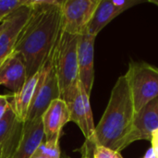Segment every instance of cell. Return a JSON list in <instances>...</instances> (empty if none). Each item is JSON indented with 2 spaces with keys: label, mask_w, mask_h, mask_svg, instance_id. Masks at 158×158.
<instances>
[{
  "label": "cell",
  "mask_w": 158,
  "mask_h": 158,
  "mask_svg": "<svg viewBox=\"0 0 158 158\" xmlns=\"http://www.w3.org/2000/svg\"><path fill=\"white\" fill-rule=\"evenodd\" d=\"M62 1L32 0L31 12L14 47L25 63L27 80L54 55L63 32Z\"/></svg>",
  "instance_id": "1"
},
{
  "label": "cell",
  "mask_w": 158,
  "mask_h": 158,
  "mask_svg": "<svg viewBox=\"0 0 158 158\" xmlns=\"http://www.w3.org/2000/svg\"><path fill=\"white\" fill-rule=\"evenodd\" d=\"M135 113L132 94L124 74L116 81L105 113L95 126L94 140L90 143L93 149L94 146H104L118 153L124 150Z\"/></svg>",
  "instance_id": "2"
},
{
  "label": "cell",
  "mask_w": 158,
  "mask_h": 158,
  "mask_svg": "<svg viewBox=\"0 0 158 158\" xmlns=\"http://www.w3.org/2000/svg\"><path fill=\"white\" fill-rule=\"evenodd\" d=\"M79 36L63 31L55 51V69L61 99L76 87L80 81L78 67Z\"/></svg>",
  "instance_id": "3"
},
{
  "label": "cell",
  "mask_w": 158,
  "mask_h": 158,
  "mask_svg": "<svg viewBox=\"0 0 158 158\" xmlns=\"http://www.w3.org/2000/svg\"><path fill=\"white\" fill-rule=\"evenodd\" d=\"M125 75L132 94L136 112L157 98L158 68L143 61H131Z\"/></svg>",
  "instance_id": "4"
},
{
  "label": "cell",
  "mask_w": 158,
  "mask_h": 158,
  "mask_svg": "<svg viewBox=\"0 0 158 158\" xmlns=\"http://www.w3.org/2000/svg\"><path fill=\"white\" fill-rule=\"evenodd\" d=\"M54 56L55 53L39 70V80L28 110L26 121H33L42 118V116L51 103L61 97L55 69Z\"/></svg>",
  "instance_id": "5"
},
{
  "label": "cell",
  "mask_w": 158,
  "mask_h": 158,
  "mask_svg": "<svg viewBox=\"0 0 158 158\" xmlns=\"http://www.w3.org/2000/svg\"><path fill=\"white\" fill-rule=\"evenodd\" d=\"M63 100L69 107L70 121L74 122L80 128L86 139V143H92L95 126L94 124L90 96L84 91L80 81L77 86L74 87Z\"/></svg>",
  "instance_id": "6"
},
{
  "label": "cell",
  "mask_w": 158,
  "mask_h": 158,
  "mask_svg": "<svg viewBox=\"0 0 158 158\" xmlns=\"http://www.w3.org/2000/svg\"><path fill=\"white\" fill-rule=\"evenodd\" d=\"M100 0H65L62 1L63 31L81 35L94 14Z\"/></svg>",
  "instance_id": "7"
},
{
  "label": "cell",
  "mask_w": 158,
  "mask_h": 158,
  "mask_svg": "<svg viewBox=\"0 0 158 158\" xmlns=\"http://www.w3.org/2000/svg\"><path fill=\"white\" fill-rule=\"evenodd\" d=\"M31 2L17 9L2 21V31L0 33V64L14 51L19 34L27 23L31 12Z\"/></svg>",
  "instance_id": "8"
},
{
  "label": "cell",
  "mask_w": 158,
  "mask_h": 158,
  "mask_svg": "<svg viewBox=\"0 0 158 158\" xmlns=\"http://www.w3.org/2000/svg\"><path fill=\"white\" fill-rule=\"evenodd\" d=\"M158 129V97L135 113L131 131L127 137L124 149L137 141H151L153 132Z\"/></svg>",
  "instance_id": "9"
},
{
  "label": "cell",
  "mask_w": 158,
  "mask_h": 158,
  "mask_svg": "<svg viewBox=\"0 0 158 158\" xmlns=\"http://www.w3.org/2000/svg\"><path fill=\"white\" fill-rule=\"evenodd\" d=\"M96 36L87 32L79 36L78 67L79 80L86 94L90 96L94 81V42Z\"/></svg>",
  "instance_id": "10"
},
{
  "label": "cell",
  "mask_w": 158,
  "mask_h": 158,
  "mask_svg": "<svg viewBox=\"0 0 158 158\" xmlns=\"http://www.w3.org/2000/svg\"><path fill=\"white\" fill-rule=\"evenodd\" d=\"M70 121V115L66 102L61 99L54 100L42 116L44 141H59L63 127Z\"/></svg>",
  "instance_id": "11"
},
{
  "label": "cell",
  "mask_w": 158,
  "mask_h": 158,
  "mask_svg": "<svg viewBox=\"0 0 158 158\" xmlns=\"http://www.w3.org/2000/svg\"><path fill=\"white\" fill-rule=\"evenodd\" d=\"M27 81V72L23 58L13 52L0 64V85L5 86L14 94Z\"/></svg>",
  "instance_id": "12"
},
{
  "label": "cell",
  "mask_w": 158,
  "mask_h": 158,
  "mask_svg": "<svg viewBox=\"0 0 158 158\" xmlns=\"http://www.w3.org/2000/svg\"><path fill=\"white\" fill-rule=\"evenodd\" d=\"M44 140L42 118L24 122L19 143L12 158H31Z\"/></svg>",
  "instance_id": "13"
},
{
  "label": "cell",
  "mask_w": 158,
  "mask_h": 158,
  "mask_svg": "<svg viewBox=\"0 0 158 158\" xmlns=\"http://www.w3.org/2000/svg\"><path fill=\"white\" fill-rule=\"evenodd\" d=\"M129 8L131 7L117 6L113 0H100L87 27L86 32L91 35L97 36V34L109 22Z\"/></svg>",
  "instance_id": "14"
},
{
  "label": "cell",
  "mask_w": 158,
  "mask_h": 158,
  "mask_svg": "<svg viewBox=\"0 0 158 158\" xmlns=\"http://www.w3.org/2000/svg\"><path fill=\"white\" fill-rule=\"evenodd\" d=\"M38 80L39 71L26 81L23 87L13 95L12 101L9 102L10 106L13 109L18 119L23 123L26 121L28 110L32 101Z\"/></svg>",
  "instance_id": "15"
},
{
  "label": "cell",
  "mask_w": 158,
  "mask_h": 158,
  "mask_svg": "<svg viewBox=\"0 0 158 158\" xmlns=\"http://www.w3.org/2000/svg\"><path fill=\"white\" fill-rule=\"evenodd\" d=\"M18 121L19 120L18 119L9 104V106L7 107L5 115L0 118V144L5 143V141L14 130Z\"/></svg>",
  "instance_id": "16"
},
{
  "label": "cell",
  "mask_w": 158,
  "mask_h": 158,
  "mask_svg": "<svg viewBox=\"0 0 158 158\" xmlns=\"http://www.w3.org/2000/svg\"><path fill=\"white\" fill-rule=\"evenodd\" d=\"M23 127V122L18 121L16 124L14 130L10 133V135L7 137V139L5 141V143L2 144L3 145V156L2 158H12L15 150L17 148V145L19 143L20 135H21V131Z\"/></svg>",
  "instance_id": "17"
},
{
  "label": "cell",
  "mask_w": 158,
  "mask_h": 158,
  "mask_svg": "<svg viewBox=\"0 0 158 158\" xmlns=\"http://www.w3.org/2000/svg\"><path fill=\"white\" fill-rule=\"evenodd\" d=\"M35 154L44 156L48 158H60V148H59V141H49L44 142L39 145L36 149Z\"/></svg>",
  "instance_id": "18"
},
{
  "label": "cell",
  "mask_w": 158,
  "mask_h": 158,
  "mask_svg": "<svg viewBox=\"0 0 158 158\" xmlns=\"http://www.w3.org/2000/svg\"><path fill=\"white\" fill-rule=\"evenodd\" d=\"M29 0H0V24L17 9L28 4Z\"/></svg>",
  "instance_id": "19"
},
{
  "label": "cell",
  "mask_w": 158,
  "mask_h": 158,
  "mask_svg": "<svg viewBox=\"0 0 158 158\" xmlns=\"http://www.w3.org/2000/svg\"><path fill=\"white\" fill-rule=\"evenodd\" d=\"M93 158H123L120 153L104 146H94L93 149Z\"/></svg>",
  "instance_id": "20"
},
{
  "label": "cell",
  "mask_w": 158,
  "mask_h": 158,
  "mask_svg": "<svg viewBox=\"0 0 158 158\" xmlns=\"http://www.w3.org/2000/svg\"><path fill=\"white\" fill-rule=\"evenodd\" d=\"M9 106V102L6 95H0V118L5 115L7 107Z\"/></svg>",
  "instance_id": "21"
},
{
  "label": "cell",
  "mask_w": 158,
  "mask_h": 158,
  "mask_svg": "<svg viewBox=\"0 0 158 158\" xmlns=\"http://www.w3.org/2000/svg\"><path fill=\"white\" fill-rule=\"evenodd\" d=\"M151 144H152V147L155 148V147H158V129L156 130L153 134H152V137H151Z\"/></svg>",
  "instance_id": "22"
},
{
  "label": "cell",
  "mask_w": 158,
  "mask_h": 158,
  "mask_svg": "<svg viewBox=\"0 0 158 158\" xmlns=\"http://www.w3.org/2000/svg\"><path fill=\"white\" fill-rule=\"evenodd\" d=\"M143 158H156L155 153H154V150H153L152 147L147 151V153L145 154V156H144V157Z\"/></svg>",
  "instance_id": "23"
},
{
  "label": "cell",
  "mask_w": 158,
  "mask_h": 158,
  "mask_svg": "<svg viewBox=\"0 0 158 158\" xmlns=\"http://www.w3.org/2000/svg\"><path fill=\"white\" fill-rule=\"evenodd\" d=\"M31 158H48V157H45V156H41V155H38V154H33V156H31Z\"/></svg>",
  "instance_id": "24"
},
{
  "label": "cell",
  "mask_w": 158,
  "mask_h": 158,
  "mask_svg": "<svg viewBox=\"0 0 158 158\" xmlns=\"http://www.w3.org/2000/svg\"><path fill=\"white\" fill-rule=\"evenodd\" d=\"M153 148V147H152ZM154 150V153H155V156H156V158H158V147H155L153 148Z\"/></svg>",
  "instance_id": "25"
},
{
  "label": "cell",
  "mask_w": 158,
  "mask_h": 158,
  "mask_svg": "<svg viewBox=\"0 0 158 158\" xmlns=\"http://www.w3.org/2000/svg\"><path fill=\"white\" fill-rule=\"evenodd\" d=\"M149 2H150V3H153V4H155L156 6H158V0H149Z\"/></svg>",
  "instance_id": "26"
},
{
  "label": "cell",
  "mask_w": 158,
  "mask_h": 158,
  "mask_svg": "<svg viewBox=\"0 0 158 158\" xmlns=\"http://www.w3.org/2000/svg\"><path fill=\"white\" fill-rule=\"evenodd\" d=\"M2 156H3V145L0 144V158H2Z\"/></svg>",
  "instance_id": "27"
},
{
  "label": "cell",
  "mask_w": 158,
  "mask_h": 158,
  "mask_svg": "<svg viewBox=\"0 0 158 158\" xmlns=\"http://www.w3.org/2000/svg\"><path fill=\"white\" fill-rule=\"evenodd\" d=\"M1 31H2V22H1V24H0V33H1Z\"/></svg>",
  "instance_id": "28"
}]
</instances>
